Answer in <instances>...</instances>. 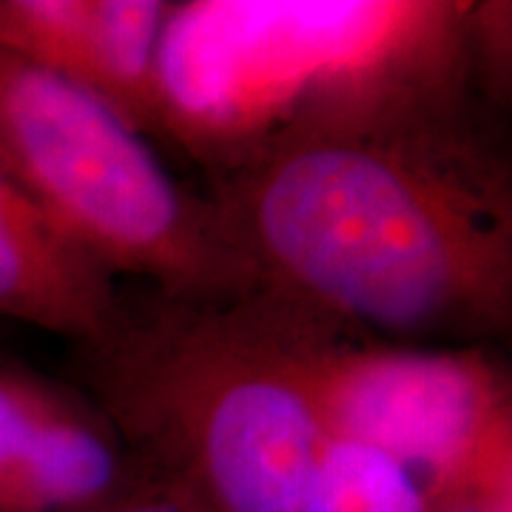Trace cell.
<instances>
[{"label": "cell", "mask_w": 512, "mask_h": 512, "mask_svg": "<svg viewBox=\"0 0 512 512\" xmlns=\"http://www.w3.org/2000/svg\"><path fill=\"white\" fill-rule=\"evenodd\" d=\"M211 185L256 293L387 342L510 336L512 174L484 106L288 140Z\"/></svg>", "instance_id": "obj_1"}, {"label": "cell", "mask_w": 512, "mask_h": 512, "mask_svg": "<svg viewBox=\"0 0 512 512\" xmlns=\"http://www.w3.org/2000/svg\"><path fill=\"white\" fill-rule=\"evenodd\" d=\"M473 0H188L165 23L163 140L220 180L288 140L484 106Z\"/></svg>", "instance_id": "obj_2"}, {"label": "cell", "mask_w": 512, "mask_h": 512, "mask_svg": "<svg viewBox=\"0 0 512 512\" xmlns=\"http://www.w3.org/2000/svg\"><path fill=\"white\" fill-rule=\"evenodd\" d=\"M74 370L148 473L211 512H313L339 436L248 299L120 293Z\"/></svg>", "instance_id": "obj_3"}, {"label": "cell", "mask_w": 512, "mask_h": 512, "mask_svg": "<svg viewBox=\"0 0 512 512\" xmlns=\"http://www.w3.org/2000/svg\"><path fill=\"white\" fill-rule=\"evenodd\" d=\"M0 160L63 242L111 276L222 305L254 293L211 197L86 89L0 49Z\"/></svg>", "instance_id": "obj_4"}, {"label": "cell", "mask_w": 512, "mask_h": 512, "mask_svg": "<svg viewBox=\"0 0 512 512\" xmlns=\"http://www.w3.org/2000/svg\"><path fill=\"white\" fill-rule=\"evenodd\" d=\"M339 439L376 447L424 493L461 473L512 421L510 370L487 348L387 342L248 293Z\"/></svg>", "instance_id": "obj_5"}, {"label": "cell", "mask_w": 512, "mask_h": 512, "mask_svg": "<svg viewBox=\"0 0 512 512\" xmlns=\"http://www.w3.org/2000/svg\"><path fill=\"white\" fill-rule=\"evenodd\" d=\"M171 0H0V49L163 137L157 57Z\"/></svg>", "instance_id": "obj_6"}, {"label": "cell", "mask_w": 512, "mask_h": 512, "mask_svg": "<svg viewBox=\"0 0 512 512\" xmlns=\"http://www.w3.org/2000/svg\"><path fill=\"white\" fill-rule=\"evenodd\" d=\"M148 478L109 416L83 390L55 382L0 490V512H103Z\"/></svg>", "instance_id": "obj_7"}, {"label": "cell", "mask_w": 512, "mask_h": 512, "mask_svg": "<svg viewBox=\"0 0 512 512\" xmlns=\"http://www.w3.org/2000/svg\"><path fill=\"white\" fill-rule=\"evenodd\" d=\"M120 291L114 276L72 245L32 239L0 222V316L89 342L109 328Z\"/></svg>", "instance_id": "obj_8"}, {"label": "cell", "mask_w": 512, "mask_h": 512, "mask_svg": "<svg viewBox=\"0 0 512 512\" xmlns=\"http://www.w3.org/2000/svg\"><path fill=\"white\" fill-rule=\"evenodd\" d=\"M313 512H430L421 481L396 458L336 439L322 464Z\"/></svg>", "instance_id": "obj_9"}, {"label": "cell", "mask_w": 512, "mask_h": 512, "mask_svg": "<svg viewBox=\"0 0 512 512\" xmlns=\"http://www.w3.org/2000/svg\"><path fill=\"white\" fill-rule=\"evenodd\" d=\"M430 512H512V430L484 444L456 478L427 493Z\"/></svg>", "instance_id": "obj_10"}, {"label": "cell", "mask_w": 512, "mask_h": 512, "mask_svg": "<svg viewBox=\"0 0 512 512\" xmlns=\"http://www.w3.org/2000/svg\"><path fill=\"white\" fill-rule=\"evenodd\" d=\"M52 384L26 367L0 362V490L35 430Z\"/></svg>", "instance_id": "obj_11"}, {"label": "cell", "mask_w": 512, "mask_h": 512, "mask_svg": "<svg viewBox=\"0 0 512 512\" xmlns=\"http://www.w3.org/2000/svg\"><path fill=\"white\" fill-rule=\"evenodd\" d=\"M473 63L487 103L501 106L510 97L512 6L507 0H473L470 20Z\"/></svg>", "instance_id": "obj_12"}, {"label": "cell", "mask_w": 512, "mask_h": 512, "mask_svg": "<svg viewBox=\"0 0 512 512\" xmlns=\"http://www.w3.org/2000/svg\"><path fill=\"white\" fill-rule=\"evenodd\" d=\"M0 222L15 228L20 234L32 239H52V242H63L55 231L49 228V222L43 220V214L35 208V202L23 194L18 180L9 174V168L0 160ZM69 245V242H63Z\"/></svg>", "instance_id": "obj_13"}, {"label": "cell", "mask_w": 512, "mask_h": 512, "mask_svg": "<svg viewBox=\"0 0 512 512\" xmlns=\"http://www.w3.org/2000/svg\"><path fill=\"white\" fill-rule=\"evenodd\" d=\"M103 512H211L202 501H197L191 493H185L183 487L168 484L163 478H148L146 484H140L134 493L120 498L117 504H111Z\"/></svg>", "instance_id": "obj_14"}]
</instances>
